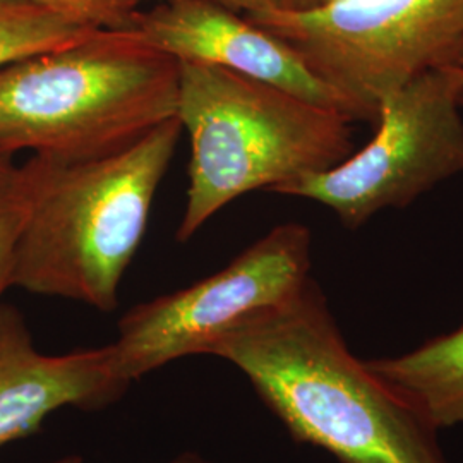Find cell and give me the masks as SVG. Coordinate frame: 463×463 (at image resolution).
I'll use <instances>...</instances> for the list:
<instances>
[{
  "label": "cell",
  "mask_w": 463,
  "mask_h": 463,
  "mask_svg": "<svg viewBox=\"0 0 463 463\" xmlns=\"http://www.w3.org/2000/svg\"><path fill=\"white\" fill-rule=\"evenodd\" d=\"M325 2H333V0H319V4H325Z\"/></svg>",
  "instance_id": "ffe728a7"
},
{
  "label": "cell",
  "mask_w": 463,
  "mask_h": 463,
  "mask_svg": "<svg viewBox=\"0 0 463 463\" xmlns=\"http://www.w3.org/2000/svg\"><path fill=\"white\" fill-rule=\"evenodd\" d=\"M367 365L434 430L463 424V325L407 354Z\"/></svg>",
  "instance_id": "30bf717a"
},
{
  "label": "cell",
  "mask_w": 463,
  "mask_h": 463,
  "mask_svg": "<svg viewBox=\"0 0 463 463\" xmlns=\"http://www.w3.org/2000/svg\"><path fill=\"white\" fill-rule=\"evenodd\" d=\"M13 165V162H11V164H0V172H2V170H5V168H7V166H11Z\"/></svg>",
  "instance_id": "d6986e66"
},
{
  "label": "cell",
  "mask_w": 463,
  "mask_h": 463,
  "mask_svg": "<svg viewBox=\"0 0 463 463\" xmlns=\"http://www.w3.org/2000/svg\"><path fill=\"white\" fill-rule=\"evenodd\" d=\"M462 99V64L430 69L383 103L378 133L364 148L273 193L319 203L347 229L403 208L463 174Z\"/></svg>",
  "instance_id": "8992f818"
},
{
  "label": "cell",
  "mask_w": 463,
  "mask_h": 463,
  "mask_svg": "<svg viewBox=\"0 0 463 463\" xmlns=\"http://www.w3.org/2000/svg\"><path fill=\"white\" fill-rule=\"evenodd\" d=\"M177 118L191 143L179 242L232 201L273 193L354 153L352 118L222 67L179 62Z\"/></svg>",
  "instance_id": "3957f363"
},
{
  "label": "cell",
  "mask_w": 463,
  "mask_h": 463,
  "mask_svg": "<svg viewBox=\"0 0 463 463\" xmlns=\"http://www.w3.org/2000/svg\"><path fill=\"white\" fill-rule=\"evenodd\" d=\"M246 17L294 50L354 122L378 124L402 86L462 61L463 0H333Z\"/></svg>",
  "instance_id": "5b68a950"
},
{
  "label": "cell",
  "mask_w": 463,
  "mask_h": 463,
  "mask_svg": "<svg viewBox=\"0 0 463 463\" xmlns=\"http://www.w3.org/2000/svg\"><path fill=\"white\" fill-rule=\"evenodd\" d=\"M462 109H463V99H462Z\"/></svg>",
  "instance_id": "7402d4cb"
},
{
  "label": "cell",
  "mask_w": 463,
  "mask_h": 463,
  "mask_svg": "<svg viewBox=\"0 0 463 463\" xmlns=\"http://www.w3.org/2000/svg\"><path fill=\"white\" fill-rule=\"evenodd\" d=\"M99 30H131L145 0H33Z\"/></svg>",
  "instance_id": "4fadbf2b"
},
{
  "label": "cell",
  "mask_w": 463,
  "mask_h": 463,
  "mask_svg": "<svg viewBox=\"0 0 463 463\" xmlns=\"http://www.w3.org/2000/svg\"><path fill=\"white\" fill-rule=\"evenodd\" d=\"M179 62L131 30L0 69V155L62 164L109 156L177 117Z\"/></svg>",
  "instance_id": "7a4b0ae2"
},
{
  "label": "cell",
  "mask_w": 463,
  "mask_h": 463,
  "mask_svg": "<svg viewBox=\"0 0 463 463\" xmlns=\"http://www.w3.org/2000/svg\"><path fill=\"white\" fill-rule=\"evenodd\" d=\"M170 463H218L212 458H206L204 455H199L196 451H183Z\"/></svg>",
  "instance_id": "9a60e30c"
},
{
  "label": "cell",
  "mask_w": 463,
  "mask_h": 463,
  "mask_svg": "<svg viewBox=\"0 0 463 463\" xmlns=\"http://www.w3.org/2000/svg\"><path fill=\"white\" fill-rule=\"evenodd\" d=\"M181 134L174 117L109 156L55 160L19 237L11 287L116 311Z\"/></svg>",
  "instance_id": "277c9868"
},
{
  "label": "cell",
  "mask_w": 463,
  "mask_h": 463,
  "mask_svg": "<svg viewBox=\"0 0 463 463\" xmlns=\"http://www.w3.org/2000/svg\"><path fill=\"white\" fill-rule=\"evenodd\" d=\"M311 231L281 223L220 271L122 316L110 344L117 374L131 384L177 359L208 355L244 317L298 292L311 280Z\"/></svg>",
  "instance_id": "52a82bcc"
},
{
  "label": "cell",
  "mask_w": 463,
  "mask_h": 463,
  "mask_svg": "<svg viewBox=\"0 0 463 463\" xmlns=\"http://www.w3.org/2000/svg\"><path fill=\"white\" fill-rule=\"evenodd\" d=\"M131 32L177 62L222 67L352 118L345 103L280 38L213 0H160L137 11Z\"/></svg>",
  "instance_id": "ba28073f"
},
{
  "label": "cell",
  "mask_w": 463,
  "mask_h": 463,
  "mask_svg": "<svg viewBox=\"0 0 463 463\" xmlns=\"http://www.w3.org/2000/svg\"><path fill=\"white\" fill-rule=\"evenodd\" d=\"M129 386L110 345L42 354L23 315L0 304V447L38 432L61 409H107Z\"/></svg>",
  "instance_id": "9c48e42d"
},
{
  "label": "cell",
  "mask_w": 463,
  "mask_h": 463,
  "mask_svg": "<svg viewBox=\"0 0 463 463\" xmlns=\"http://www.w3.org/2000/svg\"><path fill=\"white\" fill-rule=\"evenodd\" d=\"M460 64L463 66V55H462V61H460Z\"/></svg>",
  "instance_id": "44dd1931"
},
{
  "label": "cell",
  "mask_w": 463,
  "mask_h": 463,
  "mask_svg": "<svg viewBox=\"0 0 463 463\" xmlns=\"http://www.w3.org/2000/svg\"><path fill=\"white\" fill-rule=\"evenodd\" d=\"M13 160L9 158V156H4V155H0V164H11Z\"/></svg>",
  "instance_id": "ac0fdd59"
},
{
  "label": "cell",
  "mask_w": 463,
  "mask_h": 463,
  "mask_svg": "<svg viewBox=\"0 0 463 463\" xmlns=\"http://www.w3.org/2000/svg\"><path fill=\"white\" fill-rule=\"evenodd\" d=\"M319 5V0H281V7L285 9H309Z\"/></svg>",
  "instance_id": "2e32d148"
},
{
  "label": "cell",
  "mask_w": 463,
  "mask_h": 463,
  "mask_svg": "<svg viewBox=\"0 0 463 463\" xmlns=\"http://www.w3.org/2000/svg\"><path fill=\"white\" fill-rule=\"evenodd\" d=\"M208 355L239 369L298 443L338 463H448L438 430L350 352L313 279L244 317Z\"/></svg>",
  "instance_id": "6da1fadb"
},
{
  "label": "cell",
  "mask_w": 463,
  "mask_h": 463,
  "mask_svg": "<svg viewBox=\"0 0 463 463\" xmlns=\"http://www.w3.org/2000/svg\"><path fill=\"white\" fill-rule=\"evenodd\" d=\"M97 32L99 28L33 0H0V69L81 42Z\"/></svg>",
  "instance_id": "8fae6325"
},
{
  "label": "cell",
  "mask_w": 463,
  "mask_h": 463,
  "mask_svg": "<svg viewBox=\"0 0 463 463\" xmlns=\"http://www.w3.org/2000/svg\"><path fill=\"white\" fill-rule=\"evenodd\" d=\"M50 463H83V460H81V457H78V455H67V457L57 458V460H53V462Z\"/></svg>",
  "instance_id": "e0dca14e"
},
{
  "label": "cell",
  "mask_w": 463,
  "mask_h": 463,
  "mask_svg": "<svg viewBox=\"0 0 463 463\" xmlns=\"http://www.w3.org/2000/svg\"><path fill=\"white\" fill-rule=\"evenodd\" d=\"M213 2L244 16L260 14V13L281 7V0H213Z\"/></svg>",
  "instance_id": "5bb4252c"
},
{
  "label": "cell",
  "mask_w": 463,
  "mask_h": 463,
  "mask_svg": "<svg viewBox=\"0 0 463 463\" xmlns=\"http://www.w3.org/2000/svg\"><path fill=\"white\" fill-rule=\"evenodd\" d=\"M55 160L33 155L24 165L0 172V298L11 287L17 242L49 181Z\"/></svg>",
  "instance_id": "7c38bea8"
}]
</instances>
